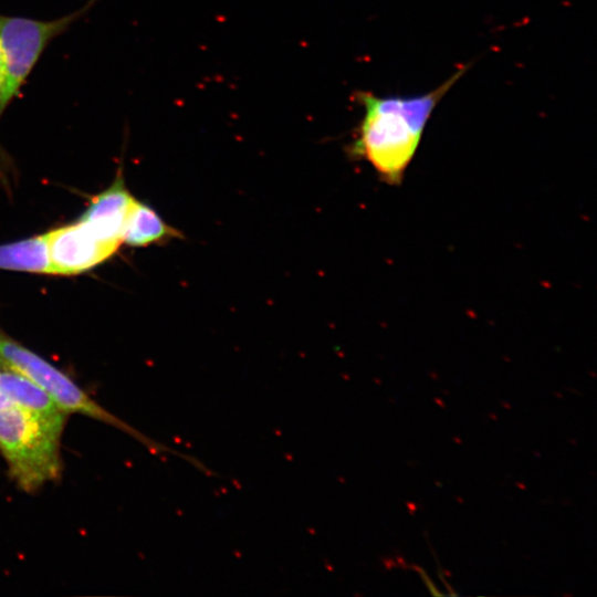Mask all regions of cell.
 <instances>
[{
  "label": "cell",
  "instance_id": "277c9868",
  "mask_svg": "<svg viewBox=\"0 0 597 597\" xmlns=\"http://www.w3.org/2000/svg\"><path fill=\"white\" fill-rule=\"evenodd\" d=\"M0 359L12 369L40 386L64 412H76L128 433L133 429L95 402L66 374L22 345L0 336Z\"/></svg>",
  "mask_w": 597,
  "mask_h": 597
},
{
  "label": "cell",
  "instance_id": "8fae6325",
  "mask_svg": "<svg viewBox=\"0 0 597 597\" xmlns=\"http://www.w3.org/2000/svg\"><path fill=\"white\" fill-rule=\"evenodd\" d=\"M408 506L410 507V511H411V510H412V511L415 510V505H413L412 503H408Z\"/></svg>",
  "mask_w": 597,
  "mask_h": 597
},
{
  "label": "cell",
  "instance_id": "5b68a950",
  "mask_svg": "<svg viewBox=\"0 0 597 597\" xmlns=\"http://www.w3.org/2000/svg\"><path fill=\"white\" fill-rule=\"evenodd\" d=\"M46 239L55 274H76L90 270L117 250L95 238L81 221L46 233Z\"/></svg>",
  "mask_w": 597,
  "mask_h": 597
},
{
  "label": "cell",
  "instance_id": "ba28073f",
  "mask_svg": "<svg viewBox=\"0 0 597 597\" xmlns=\"http://www.w3.org/2000/svg\"><path fill=\"white\" fill-rule=\"evenodd\" d=\"M180 237L181 233L166 223L154 209L137 200L134 201L126 221L123 242L133 247H146Z\"/></svg>",
  "mask_w": 597,
  "mask_h": 597
},
{
  "label": "cell",
  "instance_id": "52a82bcc",
  "mask_svg": "<svg viewBox=\"0 0 597 597\" xmlns=\"http://www.w3.org/2000/svg\"><path fill=\"white\" fill-rule=\"evenodd\" d=\"M0 394L20 407L65 426L67 413L34 381L12 369L0 371Z\"/></svg>",
  "mask_w": 597,
  "mask_h": 597
},
{
  "label": "cell",
  "instance_id": "8992f818",
  "mask_svg": "<svg viewBox=\"0 0 597 597\" xmlns=\"http://www.w3.org/2000/svg\"><path fill=\"white\" fill-rule=\"evenodd\" d=\"M135 200L118 176L111 188L93 199L81 222L95 238L118 249Z\"/></svg>",
  "mask_w": 597,
  "mask_h": 597
},
{
  "label": "cell",
  "instance_id": "6da1fadb",
  "mask_svg": "<svg viewBox=\"0 0 597 597\" xmlns=\"http://www.w3.org/2000/svg\"><path fill=\"white\" fill-rule=\"evenodd\" d=\"M462 66L433 90L415 96H378L356 93L363 117L352 154L364 158L390 184H397L412 160L437 105L467 72Z\"/></svg>",
  "mask_w": 597,
  "mask_h": 597
},
{
  "label": "cell",
  "instance_id": "9c48e42d",
  "mask_svg": "<svg viewBox=\"0 0 597 597\" xmlns=\"http://www.w3.org/2000/svg\"><path fill=\"white\" fill-rule=\"evenodd\" d=\"M0 269L54 273L46 234L0 245Z\"/></svg>",
  "mask_w": 597,
  "mask_h": 597
},
{
  "label": "cell",
  "instance_id": "30bf717a",
  "mask_svg": "<svg viewBox=\"0 0 597 597\" xmlns=\"http://www.w3.org/2000/svg\"><path fill=\"white\" fill-rule=\"evenodd\" d=\"M1 91H2V70H1V62H0V100H1ZM1 118V115H0Z\"/></svg>",
  "mask_w": 597,
  "mask_h": 597
},
{
  "label": "cell",
  "instance_id": "7a4b0ae2",
  "mask_svg": "<svg viewBox=\"0 0 597 597\" xmlns=\"http://www.w3.org/2000/svg\"><path fill=\"white\" fill-rule=\"evenodd\" d=\"M63 429L0 394V451L22 491L34 492L60 478Z\"/></svg>",
  "mask_w": 597,
  "mask_h": 597
},
{
  "label": "cell",
  "instance_id": "3957f363",
  "mask_svg": "<svg viewBox=\"0 0 597 597\" xmlns=\"http://www.w3.org/2000/svg\"><path fill=\"white\" fill-rule=\"evenodd\" d=\"M97 1L87 0L77 10L51 20L0 13L1 116L21 95L22 87L48 45L86 15Z\"/></svg>",
  "mask_w": 597,
  "mask_h": 597
}]
</instances>
